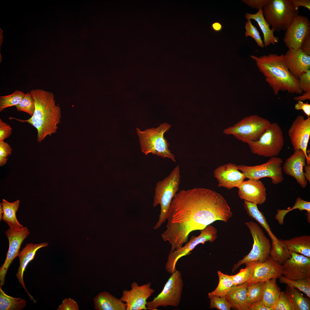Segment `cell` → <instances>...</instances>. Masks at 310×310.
Wrapping results in <instances>:
<instances>
[{
    "label": "cell",
    "instance_id": "obj_1",
    "mask_svg": "<svg viewBox=\"0 0 310 310\" xmlns=\"http://www.w3.org/2000/svg\"><path fill=\"white\" fill-rule=\"evenodd\" d=\"M229 215L226 200L217 192L202 188L181 190L171 201L166 228L161 236L173 251L187 242L192 231L202 230L216 220L226 222Z\"/></svg>",
    "mask_w": 310,
    "mask_h": 310
},
{
    "label": "cell",
    "instance_id": "obj_2",
    "mask_svg": "<svg viewBox=\"0 0 310 310\" xmlns=\"http://www.w3.org/2000/svg\"><path fill=\"white\" fill-rule=\"evenodd\" d=\"M30 92L35 105L33 115L27 120L12 117L9 118L27 122L34 127L37 131V141L40 143L47 136L57 132L61 119L60 109L55 105L52 93L40 89L32 90Z\"/></svg>",
    "mask_w": 310,
    "mask_h": 310
},
{
    "label": "cell",
    "instance_id": "obj_3",
    "mask_svg": "<svg viewBox=\"0 0 310 310\" xmlns=\"http://www.w3.org/2000/svg\"><path fill=\"white\" fill-rule=\"evenodd\" d=\"M250 57L255 62L265 80L272 89L274 93L278 94L280 91L290 94H302L299 80L290 73L286 65L284 55L275 53Z\"/></svg>",
    "mask_w": 310,
    "mask_h": 310
},
{
    "label": "cell",
    "instance_id": "obj_4",
    "mask_svg": "<svg viewBox=\"0 0 310 310\" xmlns=\"http://www.w3.org/2000/svg\"><path fill=\"white\" fill-rule=\"evenodd\" d=\"M171 127L170 124L164 122L157 127L143 131L136 128L142 152L146 155L151 153L162 158H170L175 162V156L168 149L169 144L164 137V133Z\"/></svg>",
    "mask_w": 310,
    "mask_h": 310
},
{
    "label": "cell",
    "instance_id": "obj_5",
    "mask_svg": "<svg viewBox=\"0 0 310 310\" xmlns=\"http://www.w3.org/2000/svg\"><path fill=\"white\" fill-rule=\"evenodd\" d=\"M180 173V166L177 165L168 176L156 184L153 206L155 207L160 205V212L159 220L154 227V229L159 228L167 220L171 202L179 190Z\"/></svg>",
    "mask_w": 310,
    "mask_h": 310
},
{
    "label": "cell",
    "instance_id": "obj_6",
    "mask_svg": "<svg viewBox=\"0 0 310 310\" xmlns=\"http://www.w3.org/2000/svg\"><path fill=\"white\" fill-rule=\"evenodd\" d=\"M263 9L265 20L278 32L285 31L299 15L298 8L290 0H270Z\"/></svg>",
    "mask_w": 310,
    "mask_h": 310
},
{
    "label": "cell",
    "instance_id": "obj_7",
    "mask_svg": "<svg viewBox=\"0 0 310 310\" xmlns=\"http://www.w3.org/2000/svg\"><path fill=\"white\" fill-rule=\"evenodd\" d=\"M268 119L257 115L245 117L232 125L225 128L224 134L233 135L247 144L258 140L271 124Z\"/></svg>",
    "mask_w": 310,
    "mask_h": 310
},
{
    "label": "cell",
    "instance_id": "obj_8",
    "mask_svg": "<svg viewBox=\"0 0 310 310\" xmlns=\"http://www.w3.org/2000/svg\"><path fill=\"white\" fill-rule=\"evenodd\" d=\"M247 144L253 154L265 157L277 156L284 144L282 129L277 123H271L258 140Z\"/></svg>",
    "mask_w": 310,
    "mask_h": 310
},
{
    "label": "cell",
    "instance_id": "obj_9",
    "mask_svg": "<svg viewBox=\"0 0 310 310\" xmlns=\"http://www.w3.org/2000/svg\"><path fill=\"white\" fill-rule=\"evenodd\" d=\"M245 224L249 229L253 239L252 248L247 255L234 265L232 272L242 264L246 265L252 262L262 263L270 257L271 244L262 229L253 221L246 222Z\"/></svg>",
    "mask_w": 310,
    "mask_h": 310
},
{
    "label": "cell",
    "instance_id": "obj_10",
    "mask_svg": "<svg viewBox=\"0 0 310 310\" xmlns=\"http://www.w3.org/2000/svg\"><path fill=\"white\" fill-rule=\"evenodd\" d=\"M184 283L181 273L176 270L171 274L162 291L146 307L150 310H157L159 307H177L181 300Z\"/></svg>",
    "mask_w": 310,
    "mask_h": 310
},
{
    "label": "cell",
    "instance_id": "obj_11",
    "mask_svg": "<svg viewBox=\"0 0 310 310\" xmlns=\"http://www.w3.org/2000/svg\"><path fill=\"white\" fill-rule=\"evenodd\" d=\"M282 159L277 156L270 158L266 163L254 166L237 165L239 170L244 173L249 179L259 180L264 177L271 179L272 183L277 185L283 181Z\"/></svg>",
    "mask_w": 310,
    "mask_h": 310
},
{
    "label": "cell",
    "instance_id": "obj_12",
    "mask_svg": "<svg viewBox=\"0 0 310 310\" xmlns=\"http://www.w3.org/2000/svg\"><path fill=\"white\" fill-rule=\"evenodd\" d=\"M200 230L201 233L198 236H192L189 241L184 246L170 251L165 266L168 273L171 274L175 272L177 270L176 265L178 260L183 256L191 254V251L197 245L208 241L212 242L217 238V230L211 224Z\"/></svg>",
    "mask_w": 310,
    "mask_h": 310
},
{
    "label": "cell",
    "instance_id": "obj_13",
    "mask_svg": "<svg viewBox=\"0 0 310 310\" xmlns=\"http://www.w3.org/2000/svg\"><path fill=\"white\" fill-rule=\"evenodd\" d=\"M283 41L291 50H297L310 37V22L306 17L299 15L285 31Z\"/></svg>",
    "mask_w": 310,
    "mask_h": 310
},
{
    "label": "cell",
    "instance_id": "obj_14",
    "mask_svg": "<svg viewBox=\"0 0 310 310\" xmlns=\"http://www.w3.org/2000/svg\"><path fill=\"white\" fill-rule=\"evenodd\" d=\"M30 234L26 227L18 229L9 228L5 232L9 243V249L3 264L0 267V286L5 284L7 270L13 260L18 256L21 244Z\"/></svg>",
    "mask_w": 310,
    "mask_h": 310
},
{
    "label": "cell",
    "instance_id": "obj_15",
    "mask_svg": "<svg viewBox=\"0 0 310 310\" xmlns=\"http://www.w3.org/2000/svg\"><path fill=\"white\" fill-rule=\"evenodd\" d=\"M151 284L149 282L139 286L134 281L130 290H123L120 299L126 304V310H149L146 306L147 300L155 292L151 288Z\"/></svg>",
    "mask_w": 310,
    "mask_h": 310
},
{
    "label": "cell",
    "instance_id": "obj_16",
    "mask_svg": "<svg viewBox=\"0 0 310 310\" xmlns=\"http://www.w3.org/2000/svg\"><path fill=\"white\" fill-rule=\"evenodd\" d=\"M294 150H301L306 157L307 164L310 165V158L307 153L310 137V117L305 119L301 115L293 121L288 132Z\"/></svg>",
    "mask_w": 310,
    "mask_h": 310
},
{
    "label": "cell",
    "instance_id": "obj_17",
    "mask_svg": "<svg viewBox=\"0 0 310 310\" xmlns=\"http://www.w3.org/2000/svg\"><path fill=\"white\" fill-rule=\"evenodd\" d=\"M286 278L296 280L310 277V257L291 252V257L282 265Z\"/></svg>",
    "mask_w": 310,
    "mask_h": 310
},
{
    "label": "cell",
    "instance_id": "obj_18",
    "mask_svg": "<svg viewBox=\"0 0 310 310\" xmlns=\"http://www.w3.org/2000/svg\"><path fill=\"white\" fill-rule=\"evenodd\" d=\"M214 175L218 187L228 189L237 187L247 178L244 173L239 171L237 165L231 163L218 166L214 170Z\"/></svg>",
    "mask_w": 310,
    "mask_h": 310
},
{
    "label": "cell",
    "instance_id": "obj_19",
    "mask_svg": "<svg viewBox=\"0 0 310 310\" xmlns=\"http://www.w3.org/2000/svg\"><path fill=\"white\" fill-rule=\"evenodd\" d=\"M238 195L241 199L257 205L264 203L266 199V189L259 180L249 179L237 187Z\"/></svg>",
    "mask_w": 310,
    "mask_h": 310
},
{
    "label": "cell",
    "instance_id": "obj_20",
    "mask_svg": "<svg viewBox=\"0 0 310 310\" xmlns=\"http://www.w3.org/2000/svg\"><path fill=\"white\" fill-rule=\"evenodd\" d=\"M306 160L305 155L302 150H295L294 153L286 159L282 166L285 173L294 178L303 188L307 185V180L303 171Z\"/></svg>",
    "mask_w": 310,
    "mask_h": 310
},
{
    "label": "cell",
    "instance_id": "obj_21",
    "mask_svg": "<svg viewBox=\"0 0 310 310\" xmlns=\"http://www.w3.org/2000/svg\"><path fill=\"white\" fill-rule=\"evenodd\" d=\"M282 265L278 264L270 257L266 261L257 263L253 271L248 285L259 282H267L271 279L278 278L283 275Z\"/></svg>",
    "mask_w": 310,
    "mask_h": 310
},
{
    "label": "cell",
    "instance_id": "obj_22",
    "mask_svg": "<svg viewBox=\"0 0 310 310\" xmlns=\"http://www.w3.org/2000/svg\"><path fill=\"white\" fill-rule=\"evenodd\" d=\"M284 57L287 66L292 75L298 79L301 75L310 69V56L299 49H288Z\"/></svg>",
    "mask_w": 310,
    "mask_h": 310
},
{
    "label": "cell",
    "instance_id": "obj_23",
    "mask_svg": "<svg viewBox=\"0 0 310 310\" xmlns=\"http://www.w3.org/2000/svg\"><path fill=\"white\" fill-rule=\"evenodd\" d=\"M48 245V243L46 242L39 244L27 243L22 249L20 251L18 255L20 265L16 276L20 283L26 292L30 299L34 303L36 302V301L26 287L23 278L24 273L28 264L34 259L37 251L42 247H47Z\"/></svg>",
    "mask_w": 310,
    "mask_h": 310
},
{
    "label": "cell",
    "instance_id": "obj_24",
    "mask_svg": "<svg viewBox=\"0 0 310 310\" xmlns=\"http://www.w3.org/2000/svg\"><path fill=\"white\" fill-rule=\"evenodd\" d=\"M248 282L233 286L225 298L227 301L239 310H248L250 305L247 298V289Z\"/></svg>",
    "mask_w": 310,
    "mask_h": 310
},
{
    "label": "cell",
    "instance_id": "obj_25",
    "mask_svg": "<svg viewBox=\"0 0 310 310\" xmlns=\"http://www.w3.org/2000/svg\"><path fill=\"white\" fill-rule=\"evenodd\" d=\"M93 301L97 310H126V304L107 291L98 293Z\"/></svg>",
    "mask_w": 310,
    "mask_h": 310
},
{
    "label": "cell",
    "instance_id": "obj_26",
    "mask_svg": "<svg viewBox=\"0 0 310 310\" xmlns=\"http://www.w3.org/2000/svg\"><path fill=\"white\" fill-rule=\"evenodd\" d=\"M245 17L247 20L253 19L257 23L263 34V42L264 46H267L271 44L274 45L278 42V38L274 34L275 30L270 28V25L264 18L262 9H258L255 14L246 13Z\"/></svg>",
    "mask_w": 310,
    "mask_h": 310
},
{
    "label": "cell",
    "instance_id": "obj_27",
    "mask_svg": "<svg viewBox=\"0 0 310 310\" xmlns=\"http://www.w3.org/2000/svg\"><path fill=\"white\" fill-rule=\"evenodd\" d=\"M244 206L248 215L257 222L266 231L272 242H277L278 239L272 232L265 216L259 210L257 205L244 200Z\"/></svg>",
    "mask_w": 310,
    "mask_h": 310
},
{
    "label": "cell",
    "instance_id": "obj_28",
    "mask_svg": "<svg viewBox=\"0 0 310 310\" xmlns=\"http://www.w3.org/2000/svg\"><path fill=\"white\" fill-rule=\"evenodd\" d=\"M20 201L17 200L9 202L3 199L2 203L3 209L2 220H3L12 229H18L23 227L18 221L16 212L19 206Z\"/></svg>",
    "mask_w": 310,
    "mask_h": 310
},
{
    "label": "cell",
    "instance_id": "obj_29",
    "mask_svg": "<svg viewBox=\"0 0 310 310\" xmlns=\"http://www.w3.org/2000/svg\"><path fill=\"white\" fill-rule=\"evenodd\" d=\"M290 252L310 257V236L303 235L289 239L284 240Z\"/></svg>",
    "mask_w": 310,
    "mask_h": 310
},
{
    "label": "cell",
    "instance_id": "obj_30",
    "mask_svg": "<svg viewBox=\"0 0 310 310\" xmlns=\"http://www.w3.org/2000/svg\"><path fill=\"white\" fill-rule=\"evenodd\" d=\"M277 278L271 279L265 282L262 301L268 307H272L278 300L280 292V289L278 285Z\"/></svg>",
    "mask_w": 310,
    "mask_h": 310
},
{
    "label": "cell",
    "instance_id": "obj_31",
    "mask_svg": "<svg viewBox=\"0 0 310 310\" xmlns=\"http://www.w3.org/2000/svg\"><path fill=\"white\" fill-rule=\"evenodd\" d=\"M298 290L292 286L287 285L285 292L288 297L294 310H309V300L304 297Z\"/></svg>",
    "mask_w": 310,
    "mask_h": 310
},
{
    "label": "cell",
    "instance_id": "obj_32",
    "mask_svg": "<svg viewBox=\"0 0 310 310\" xmlns=\"http://www.w3.org/2000/svg\"><path fill=\"white\" fill-rule=\"evenodd\" d=\"M291 257V253L287 248L284 240L278 239L277 242H272L270 257L278 264L282 265Z\"/></svg>",
    "mask_w": 310,
    "mask_h": 310
},
{
    "label": "cell",
    "instance_id": "obj_33",
    "mask_svg": "<svg viewBox=\"0 0 310 310\" xmlns=\"http://www.w3.org/2000/svg\"><path fill=\"white\" fill-rule=\"evenodd\" d=\"M26 305V302L24 299L7 294L0 286V310H21Z\"/></svg>",
    "mask_w": 310,
    "mask_h": 310
},
{
    "label": "cell",
    "instance_id": "obj_34",
    "mask_svg": "<svg viewBox=\"0 0 310 310\" xmlns=\"http://www.w3.org/2000/svg\"><path fill=\"white\" fill-rule=\"evenodd\" d=\"M219 282L217 287L208 294V295L225 297L233 286V283L230 276L220 271L218 272Z\"/></svg>",
    "mask_w": 310,
    "mask_h": 310
},
{
    "label": "cell",
    "instance_id": "obj_35",
    "mask_svg": "<svg viewBox=\"0 0 310 310\" xmlns=\"http://www.w3.org/2000/svg\"><path fill=\"white\" fill-rule=\"evenodd\" d=\"M265 282H259L248 284L247 298L250 305L262 301Z\"/></svg>",
    "mask_w": 310,
    "mask_h": 310
},
{
    "label": "cell",
    "instance_id": "obj_36",
    "mask_svg": "<svg viewBox=\"0 0 310 310\" xmlns=\"http://www.w3.org/2000/svg\"><path fill=\"white\" fill-rule=\"evenodd\" d=\"M278 278L280 283L292 286L302 291L309 297H310V277L292 280L282 275Z\"/></svg>",
    "mask_w": 310,
    "mask_h": 310
},
{
    "label": "cell",
    "instance_id": "obj_37",
    "mask_svg": "<svg viewBox=\"0 0 310 310\" xmlns=\"http://www.w3.org/2000/svg\"><path fill=\"white\" fill-rule=\"evenodd\" d=\"M298 209L300 211L305 210L310 212V202L304 200L300 197L297 199L292 208L287 210L277 209L275 218L280 225L284 224V218L287 213L294 209Z\"/></svg>",
    "mask_w": 310,
    "mask_h": 310
},
{
    "label": "cell",
    "instance_id": "obj_38",
    "mask_svg": "<svg viewBox=\"0 0 310 310\" xmlns=\"http://www.w3.org/2000/svg\"><path fill=\"white\" fill-rule=\"evenodd\" d=\"M25 94L16 90L12 94L0 97V112L10 107L16 106L21 102Z\"/></svg>",
    "mask_w": 310,
    "mask_h": 310
},
{
    "label": "cell",
    "instance_id": "obj_39",
    "mask_svg": "<svg viewBox=\"0 0 310 310\" xmlns=\"http://www.w3.org/2000/svg\"><path fill=\"white\" fill-rule=\"evenodd\" d=\"M257 263L252 262L246 265V266L241 269L237 274L230 275L233 283V286L238 285L247 282L250 279L254 268Z\"/></svg>",
    "mask_w": 310,
    "mask_h": 310
},
{
    "label": "cell",
    "instance_id": "obj_40",
    "mask_svg": "<svg viewBox=\"0 0 310 310\" xmlns=\"http://www.w3.org/2000/svg\"><path fill=\"white\" fill-rule=\"evenodd\" d=\"M16 106L18 111L25 112L32 116L35 111V105L30 93L25 94L20 102Z\"/></svg>",
    "mask_w": 310,
    "mask_h": 310
},
{
    "label": "cell",
    "instance_id": "obj_41",
    "mask_svg": "<svg viewBox=\"0 0 310 310\" xmlns=\"http://www.w3.org/2000/svg\"><path fill=\"white\" fill-rule=\"evenodd\" d=\"M245 29L246 37H251L255 40L258 46L262 48L264 47L259 31L256 27L252 24L250 20H247L245 24Z\"/></svg>",
    "mask_w": 310,
    "mask_h": 310
},
{
    "label": "cell",
    "instance_id": "obj_42",
    "mask_svg": "<svg viewBox=\"0 0 310 310\" xmlns=\"http://www.w3.org/2000/svg\"><path fill=\"white\" fill-rule=\"evenodd\" d=\"M210 299V307L220 310H230L232 306L226 300L225 297L208 295Z\"/></svg>",
    "mask_w": 310,
    "mask_h": 310
},
{
    "label": "cell",
    "instance_id": "obj_43",
    "mask_svg": "<svg viewBox=\"0 0 310 310\" xmlns=\"http://www.w3.org/2000/svg\"><path fill=\"white\" fill-rule=\"evenodd\" d=\"M272 309L273 310H294L285 292H281L278 300Z\"/></svg>",
    "mask_w": 310,
    "mask_h": 310
},
{
    "label": "cell",
    "instance_id": "obj_44",
    "mask_svg": "<svg viewBox=\"0 0 310 310\" xmlns=\"http://www.w3.org/2000/svg\"><path fill=\"white\" fill-rule=\"evenodd\" d=\"M11 152L12 149L7 143L4 141H0V166L6 164Z\"/></svg>",
    "mask_w": 310,
    "mask_h": 310
},
{
    "label": "cell",
    "instance_id": "obj_45",
    "mask_svg": "<svg viewBox=\"0 0 310 310\" xmlns=\"http://www.w3.org/2000/svg\"><path fill=\"white\" fill-rule=\"evenodd\" d=\"M298 80L299 86L303 92L310 91V70L302 74Z\"/></svg>",
    "mask_w": 310,
    "mask_h": 310
},
{
    "label": "cell",
    "instance_id": "obj_46",
    "mask_svg": "<svg viewBox=\"0 0 310 310\" xmlns=\"http://www.w3.org/2000/svg\"><path fill=\"white\" fill-rule=\"evenodd\" d=\"M78 303L73 299L68 298L63 300L57 310H79Z\"/></svg>",
    "mask_w": 310,
    "mask_h": 310
},
{
    "label": "cell",
    "instance_id": "obj_47",
    "mask_svg": "<svg viewBox=\"0 0 310 310\" xmlns=\"http://www.w3.org/2000/svg\"><path fill=\"white\" fill-rule=\"evenodd\" d=\"M12 129L10 126L0 119V141L8 137L11 135Z\"/></svg>",
    "mask_w": 310,
    "mask_h": 310
},
{
    "label": "cell",
    "instance_id": "obj_48",
    "mask_svg": "<svg viewBox=\"0 0 310 310\" xmlns=\"http://www.w3.org/2000/svg\"><path fill=\"white\" fill-rule=\"evenodd\" d=\"M270 0H243V2L251 7L258 9L263 8L266 6Z\"/></svg>",
    "mask_w": 310,
    "mask_h": 310
},
{
    "label": "cell",
    "instance_id": "obj_49",
    "mask_svg": "<svg viewBox=\"0 0 310 310\" xmlns=\"http://www.w3.org/2000/svg\"><path fill=\"white\" fill-rule=\"evenodd\" d=\"M294 109L297 110H302L307 118L310 117V104L307 102L304 103L303 101H298L294 105Z\"/></svg>",
    "mask_w": 310,
    "mask_h": 310
},
{
    "label": "cell",
    "instance_id": "obj_50",
    "mask_svg": "<svg viewBox=\"0 0 310 310\" xmlns=\"http://www.w3.org/2000/svg\"><path fill=\"white\" fill-rule=\"evenodd\" d=\"M291 1L295 7L298 8L299 7H303L307 8L310 11V0H290Z\"/></svg>",
    "mask_w": 310,
    "mask_h": 310
},
{
    "label": "cell",
    "instance_id": "obj_51",
    "mask_svg": "<svg viewBox=\"0 0 310 310\" xmlns=\"http://www.w3.org/2000/svg\"><path fill=\"white\" fill-rule=\"evenodd\" d=\"M248 310H273V309L266 306L261 301L250 304Z\"/></svg>",
    "mask_w": 310,
    "mask_h": 310
},
{
    "label": "cell",
    "instance_id": "obj_52",
    "mask_svg": "<svg viewBox=\"0 0 310 310\" xmlns=\"http://www.w3.org/2000/svg\"><path fill=\"white\" fill-rule=\"evenodd\" d=\"M300 49L305 54L310 56V37L303 44Z\"/></svg>",
    "mask_w": 310,
    "mask_h": 310
},
{
    "label": "cell",
    "instance_id": "obj_53",
    "mask_svg": "<svg viewBox=\"0 0 310 310\" xmlns=\"http://www.w3.org/2000/svg\"><path fill=\"white\" fill-rule=\"evenodd\" d=\"M294 99L297 101H302L305 100H310V91L307 92H304L301 95L295 97Z\"/></svg>",
    "mask_w": 310,
    "mask_h": 310
},
{
    "label": "cell",
    "instance_id": "obj_54",
    "mask_svg": "<svg viewBox=\"0 0 310 310\" xmlns=\"http://www.w3.org/2000/svg\"><path fill=\"white\" fill-rule=\"evenodd\" d=\"M304 168L305 172H304L305 177L307 180L309 182H310V165L306 164L304 166Z\"/></svg>",
    "mask_w": 310,
    "mask_h": 310
},
{
    "label": "cell",
    "instance_id": "obj_55",
    "mask_svg": "<svg viewBox=\"0 0 310 310\" xmlns=\"http://www.w3.org/2000/svg\"><path fill=\"white\" fill-rule=\"evenodd\" d=\"M212 26L213 30L217 32L220 31L222 28L221 24L218 22L214 23L212 24Z\"/></svg>",
    "mask_w": 310,
    "mask_h": 310
},
{
    "label": "cell",
    "instance_id": "obj_56",
    "mask_svg": "<svg viewBox=\"0 0 310 310\" xmlns=\"http://www.w3.org/2000/svg\"><path fill=\"white\" fill-rule=\"evenodd\" d=\"M3 209L2 203L0 204V220H2L3 214Z\"/></svg>",
    "mask_w": 310,
    "mask_h": 310
},
{
    "label": "cell",
    "instance_id": "obj_57",
    "mask_svg": "<svg viewBox=\"0 0 310 310\" xmlns=\"http://www.w3.org/2000/svg\"><path fill=\"white\" fill-rule=\"evenodd\" d=\"M306 215L307 216V219L308 222L310 223V212H307Z\"/></svg>",
    "mask_w": 310,
    "mask_h": 310
}]
</instances>
